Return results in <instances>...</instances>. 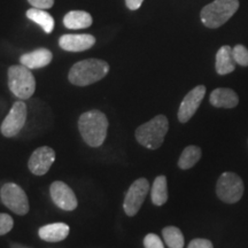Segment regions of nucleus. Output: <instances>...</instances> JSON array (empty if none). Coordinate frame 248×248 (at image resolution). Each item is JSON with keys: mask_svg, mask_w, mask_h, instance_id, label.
I'll use <instances>...</instances> for the list:
<instances>
[{"mask_svg": "<svg viewBox=\"0 0 248 248\" xmlns=\"http://www.w3.org/2000/svg\"><path fill=\"white\" fill-rule=\"evenodd\" d=\"M14 222L13 218L7 214L0 213V235H4L8 233L13 229Z\"/></svg>", "mask_w": 248, "mask_h": 248, "instance_id": "24", "label": "nucleus"}, {"mask_svg": "<svg viewBox=\"0 0 248 248\" xmlns=\"http://www.w3.org/2000/svg\"><path fill=\"white\" fill-rule=\"evenodd\" d=\"M63 24L68 29H85L92 24V16L84 11H71L63 17Z\"/></svg>", "mask_w": 248, "mask_h": 248, "instance_id": "18", "label": "nucleus"}, {"mask_svg": "<svg viewBox=\"0 0 248 248\" xmlns=\"http://www.w3.org/2000/svg\"><path fill=\"white\" fill-rule=\"evenodd\" d=\"M235 61L232 55V47L222 46L216 54V71L218 75H228L235 69Z\"/></svg>", "mask_w": 248, "mask_h": 248, "instance_id": "17", "label": "nucleus"}, {"mask_svg": "<svg viewBox=\"0 0 248 248\" xmlns=\"http://www.w3.org/2000/svg\"><path fill=\"white\" fill-rule=\"evenodd\" d=\"M187 248H214V247H213L212 241L198 238V239L192 240Z\"/></svg>", "mask_w": 248, "mask_h": 248, "instance_id": "27", "label": "nucleus"}, {"mask_svg": "<svg viewBox=\"0 0 248 248\" xmlns=\"http://www.w3.org/2000/svg\"><path fill=\"white\" fill-rule=\"evenodd\" d=\"M78 129L80 136L89 146L99 147L107 137L108 120L100 110L86 111L79 117Z\"/></svg>", "mask_w": 248, "mask_h": 248, "instance_id": "1", "label": "nucleus"}, {"mask_svg": "<svg viewBox=\"0 0 248 248\" xmlns=\"http://www.w3.org/2000/svg\"><path fill=\"white\" fill-rule=\"evenodd\" d=\"M55 160V153L51 147L43 146L31 154L28 167L33 175L43 176L48 171Z\"/></svg>", "mask_w": 248, "mask_h": 248, "instance_id": "12", "label": "nucleus"}, {"mask_svg": "<svg viewBox=\"0 0 248 248\" xmlns=\"http://www.w3.org/2000/svg\"><path fill=\"white\" fill-rule=\"evenodd\" d=\"M29 4L35 8L48 9L54 5V0H28Z\"/></svg>", "mask_w": 248, "mask_h": 248, "instance_id": "26", "label": "nucleus"}, {"mask_svg": "<svg viewBox=\"0 0 248 248\" xmlns=\"http://www.w3.org/2000/svg\"><path fill=\"white\" fill-rule=\"evenodd\" d=\"M142 2H144V0H125L126 6H128V8L131 9V11L138 9L141 6Z\"/></svg>", "mask_w": 248, "mask_h": 248, "instance_id": "28", "label": "nucleus"}, {"mask_svg": "<svg viewBox=\"0 0 248 248\" xmlns=\"http://www.w3.org/2000/svg\"><path fill=\"white\" fill-rule=\"evenodd\" d=\"M204 94H206V86L198 85L185 95L178 109L179 122L186 123L191 120L201 105V101L203 100Z\"/></svg>", "mask_w": 248, "mask_h": 248, "instance_id": "10", "label": "nucleus"}, {"mask_svg": "<svg viewBox=\"0 0 248 248\" xmlns=\"http://www.w3.org/2000/svg\"><path fill=\"white\" fill-rule=\"evenodd\" d=\"M145 248H164L162 240L157 234L148 233L144 239Z\"/></svg>", "mask_w": 248, "mask_h": 248, "instance_id": "25", "label": "nucleus"}, {"mask_svg": "<svg viewBox=\"0 0 248 248\" xmlns=\"http://www.w3.org/2000/svg\"><path fill=\"white\" fill-rule=\"evenodd\" d=\"M232 55H233L235 63L243 67L248 66V49L244 45H235L232 48Z\"/></svg>", "mask_w": 248, "mask_h": 248, "instance_id": "23", "label": "nucleus"}, {"mask_svg": "<svg viewBox=\"0 0 248 248\" xmlns=\"http://www.w3.org/2000/svg\"><path fill=\"white\" fill-rule=\"evenodd\" d=\"M109 71V64L99 59H88L77 62L69 71L70 83L77 86L91 85L104 78Z\"/></svg>", "mask_w": 248, "mask_h": 248, "instance_id": "2", "label": "nucleus"}, {"mask_svg": "<svg viewBox=\"0 0 248 248\" xmlns=\"http://www.w3.org/2000/svg\"><path fill=\"white\" fill-rule=\"evenodd\" d=\"M2 203L17 215H26L29 212L28 197L20 186L14 183H7L0 191Z\"/></svg>", "mask_w": 248, "mask_h": 248, "instance_id": "7", "label": "nucleus"}, {"mask_svg": "<svg viewBox=\"0 0 248 248\" xmlns=\"http://www.w3.org/2000/svg\"><path fill=\"white\" fill-rule=\"evenodd\" d=\"M27 120V105L23 101H16L12 106L8 115L1 124V133L5 137L11 138L18 135Z\"/></svg>", "mask_w": 248, "mask_h": 248, "instance_id": "9", "label": "nucleus"}, {"mask_svg": "<svg viewBox=\"0 0 248 248\" xmlns=\"http://www.w3.org/2000/svg\"><path fill=\"white\" fill-rule=\"evenodd\" d=\"M150 191V183L146 178H139L129 187L124 199L123 208L128 216H135L140 209L142 202L146 199Z\"/></svg>", "mask_w": 248, "mask_h": 248, "instance_id": "8", "label": "nucleus"}, {"mask_svg": "<svg viewBox=\"0 0 248 248\" xmlns=\"http://www.w3.org/2000/svg\"><path fill=\"white\" fill-rule=\"evenodd\" d=\"M27 17L42 27V29L44 30L46 33H51L54 29L53 16H52L51 14H48L46 11H44V9H39L35 7L28 9Z\"/></svg>", "mask_w": 248, "mask_h": 248, "instance_id": "19", "label": "nucleus"}, {"mask_svg": "<svg viewBox=\"0 0 248 248\" xmlns=\"http://www.w3.org/2000/svg\"><path fill=\"white\" fill-rule=\"evenodd\" d=\"M8 88L15 97L26 100L35 93L36 79L29 68L23 64L12 66L8 69Z\"/></svg>", "mask_w": 248, "mask_h": 248, "instance_id": "5", "label": "nucleus"}, {"mask_svg": "<svg viewBox=\"0 0 248 248\" xmlns=\"http://www.w3.org/2000/svg\"><path fill=\"white\" fill-rule=\"evenodd\" d=\"M69 226L66 223H52L39 229V237L48 243H58L66 239L69 234Z\"/></svg>", "mask_w": 248, "mask_h": 248, "instance_id": "16", "label": "nucleus"}, {"mask_svg": "<svg viewBox=\"0 0 248 248\" xmlns=\"http://www.w3.org/2000/svg\"><path fill=\"white\" fill-rule=\"evenodd\" d=\"M201 159V148L198 146H187L183 151L178 160V167L183 170L190 169L197 164L198 161Z\"/></svg>", "mask_w": 248, "mask_h": 248, "instance_id": "21", "label": "nucleus"}, {"mask_svg": "<svg viewBox=\"0 0 248 248\" xmlns=\"http://www.w3.org/2000/svg\"><path fill=\"white\" fill-rule=\"evenodd\" d=\"M49 193L53 202L57 204L59 208L71 212L76 209L77 199L74 191L63 182H54L49 187Z\"/></svg>", "mask_w": 248, "mask_h": 248, "instance_id": "11", "label": "nucleus"}, {"mask_svg": "<svg viewBox=\"0 0 248 248\" xmlns=\"http://www.w3.org/2000/svg\"><path fill=\"white\" fill-rule=\"evenodd\" d=\"M217 197L225 203H235L244 194V182L237 173L224 172L216 184Z\"/></svg>", "mask_w": 248, "mask_h": 248, "instance_id": "6", "label": "nucleus"}, {"mask_svg": "<svg viewBox=\"0 0 248 248\" xmlns=\"http://www.w3.org/2000/svg\"><path fill=\"white\" fill-rule=\"evenodd\" d=\"M152 201L155 206H162L168 200V186L166 176H157L151 190Z\"/></svg>", "mask_w": 248, "mask_h": 248, "instance_id": "20", "label": "nucleus"}, {"mask_svg": "<svg viewBox=\"0 0 248 248\" xmlns=\"http://www.w3.org/2000/svg\"><path fill=\"white\" fill-rule=\"evenodd\" d=\"M53 55L52 52L47 48H38L35 51L29 52V53L23 54L20 58L21 64L26 66L29 69H38V68L46 67L51 63Z\"/></svg>", "mask_w": 248, "mask_h": 248, "instance_id": "14", "label": "nucleus"}, {"mask_svg": "<svg viewBox=\"0 0 248 248\" xmlns=\"http://www.w3.org/2000/svg\"><path fill=\"white\" fill-rule=\"evenodd\" d=\"M95 44V38L92 35H63L59 39V45L68 52H82L91 48Z\"/></svg>", "mask_w": 248, "mask_h": 248, "instance_id": "13", "label": "nucleus"}, {"mask_svg": "<svg viewBox=\"0 0 248 248\" xmlns=\"http://www.w3.org/2000/svg\"><path fill=\"white\" fill-rule=\"evenodd\" d=\"M163 239L169 248L184 247V235L176 226H167L162 230Z\"/></svg>", "mask_w": 248, "mask_h": 248, "instance_id": "22", "label": "nucleus"}, {"mask_svg": "<svg viewBox=\"0 0 248 248\" xmlns=\"http://www.w3.org/2000/svg\"><path fill=\"white\" fill-rule=\"evenodd\" d=\"M168 129V119L164 115H157L136 130V138L141 146L157 150L163 144Z\"/></svg>", "mask_w": 248, "mask_h": 248, "instance_id": "3", "label": "nucleus"}, {"mask_svg": "<svg viewBox=\"0 0 248 248\" xmlns=\"http://www.w3.org/2000/svg\"><path fill=\"white\" fill-rule=\"evenodd\" d=\"M239 8V0H214L201 11L202 23L210 29H216L228 22Z\"/></svg>", "mask_w": 248, "mask_h": 248, "instance_id": "4", "label": "nucleus"}, {"mask_svg": "<svg viewBox=\"0 0 248 248\" xmlns=\"http://www.w3.org/2000/svg\"><path fill=\"white\" fill-rule=\"evenodd\" d=\"M209 101L214 107L217 108H233L239 102V98L233 90L219 88L212 92Z\"/></svg>", "mask_w": 248, "mask_h": 248, "instance_id": "15", "label": "nucleus"}]
</instances>
